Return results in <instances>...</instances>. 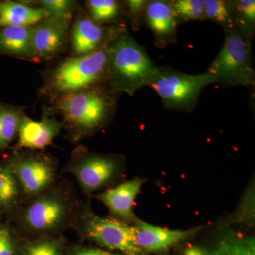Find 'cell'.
Instances as JSON below:
<instances>
[{"label":"cell","instance_id":"cell-10","mask_svg":"<svg viewBox=\"0 0 255 255\" xmlns=\"http://www.w3.org/2000/svg\"><path fill=\"white\" fill-rule=\"evenodd\" d=\"M71 21L47 17L32 27V44L38 60H49L58 56L68 43Z\"/></svg>","mask_w":255,"mask_h":255},{"label":"cell","instance_id":"cell-31","mask_svg":"<svg viewBox=\"0 0 255 255\" xmlns=\"http://www.w3.org/2000/svg\"><path fill=\"white\" fill-rule=\"evenodd\" d=\"M209 255H226L225 253L224 250H223V247L220 244L219 247L213 251L212 253H209Z\"/></svg>","mask_w":255,"mask_h":255},{"label":"cell","instance_id":"cell-30","mask_svg":"<svg viewBox=\"0 0 255 255\" xmlns=\"http://www.w3.org/2000/svg\"><path fill=\"white\" fill-rule=\"evenodd\" d=\"M185 255H209V253L198 248H191L185 252Z\"/></svg>","mask_w":255,"mask_h":255},{"label":"cell","instance_id":"cell-28","mask_svg":"<svg viewBox=\"0 0 255 255\" xmlns=\"http://www.w3.org/2000/svg\"><path fill=\"white\" fill-rule=\"evenodd\" d=\"M147 1L144 0H128L127 1L128 14L132 27H138L141 18L144 16Z\"/></svg>","mask_w":255,"mask_h":255},{"label":"cell","instance_id":"cell-23","mask_svg":"<svg viewBox=\"0 0 255 255\" xmlns=\"http://www.w3.org/2000/svg\"><path fill=\"white\" fill-rule=\"evenodd\" d=\"M236 28L253 38L255 25V1H232Z\"/></svg>","mask_w":255,"mask_h":255},{"label":"cell","instance_id":"cell-21","mask_svg":"<svg viewBox=\"0 0 255 255\" xmlns=\"http://www.w3.org/2000/svg\"><path fill=\"white\" fill-rule=\"evenodd\" d=\"M211 20L222 26L225 31L236 28L232 1L206 0L204 19Z\"/></svg>","mask_w":255,"mask_h":255},{"label":"cell","instance_id":"cell-27","mask_svg":"<svg viewBox=\"0 0 255 255\" xmlns=\"http://www.w3.org/2000/svg\"><path fill=\"white\" fill-rule=\"evenodd\" d=\"M221 245L226 255H255L254 238L229 237Z\"/></svg>","mask_w":255,"mask_h":255},{"label":"cell","instance_id":"cell-8","mask_svg":"<svg viewBox=\"0 0 255 255\" xmlns=\"http://www.w3.org/2000/svg\"><path fill=\"white\" fill-rule=\"evenodd\" d=\"M6 163L17 179L24 201L50 189L60 179L58 159L43 150L15 152Z\"/></svg>","mask_w":255,"mask_h":255},{"label":"cell","instance_id":"cell-20","mask_svg":"<svg viewBox=\"0 0 255 255\" xmlns=\"http://www.w3.org/2000/svg\"><path fill=\"white\" fill-rule=\"evenodd\" d=\"M65 238L54 237L21 240L20 255H63Z\"/></svg>","mask_w":255,"mask_h":255},{"label":"cell","instance_id":"cell-7","mask_svg":"<svg viewBox=\"0 0 255 255\" xmlns=\"http://www.w3.org/2000/svg\"><path fill=\"white\" fill-rule=\"evenodd\" d=\"M73 231L79 237L95 242L125 255H142L135 242L134 228L108 216L102 217L94 212L90 201L83 202Z\"/></svg>","mask_w":255,"mask_h":255},{"label":"cell","instance_id":"cell-1","mask_svg":"<svg viewBox=\"0 0 255 255\" xmlns=\"http://www.w3.org/2000/svg\"><path fill=\"white\" fill-rule=\"evenodd\" d=\"M82 204L72 182L60 177L50 189L23 201L11 224L21 240L61 236L73 230Z\"/></svg>","mask_w":255,"mask_h":255},{"label":"cell","instance_id":"cell-12","mask_svg":"<svg viewBox=\"0 0 255 255\" xmlns=\"http://www.w3.org/2000/svg\"><path fill=\"white\" fill-rule=\"evenodd\" d=\"M63 129L61 122L46 112L41 121H34L25 114L18 127L14 152L23 150H43L52 145Z\"/></svg>","mask_w":255,"mask_h":255},{"label":"cell","instance_id":"cell-17","mask_svg":"<svg viewBox=\"0 0 255 255\" xmlns=\"http://www.w3.org/2000/svg\"><path fill=\"white\" fill-rule=\"evenodd\" d=\"M47 17L48 14L41 7L13 1L0 2V28L10 26L33 27Z\"/></svg>","mask_w":255,"mask_h":255},{"label":"cell","instance_id":"cell-2","mask_svg":"<svg viewBox=\"0 0 255 255\" xmlns=\"http://www.w3.org/2000/svg\"><path fill=\"white\" fill-rule=\"evenodd\" d=\"M115 95L101 84L53 99L55 110L61 116L68 140L78 143L102 130L115 112Z\"/></svg>","mask_w":255,"mask_h":255},{"label":"cell","instance_id":"cell-11","mask_svg":"<svg viewBox=\"0 0 255 255\" xmlns=\"http://www.w3.org/2000/svg\"><path fill=\"white\" fill-rule=\"evenodd\" d=\"M77 14L71 31L73 56L90 54L106 46L121 28L102 26L82 9Z\"/></svg>","mask_w":255,"mask_h":255},{"label":"cell","instance_id":"cell-32","mask_svg":"<svg viewBox=\"0 0 255 255\" xmlns=\"http://www.w3.org/2000/svg\"><path fill=\"white\" fill-rule=\"evenodd\" d=\"M1 216H0V221H1ZM0 222H1V221H0Z\"/></svg>","mask_w":255,"mask_h":255},{"label":"cell","instance_id":"cell-3","mask_svg":"<svg viewBox=\"0 0 255 255\" xmlns=\"http://www.w3.org/2000/svg\"><path fill=\"white\" fill-rule=\"evenodd\" d=\"M159 68L123 27L108 44L107 87L114 94L133 96L142 87H149L158 75Z\"/></svg>","mask_w":255,"mask_h":255},{"label":"cell","instance_id":"cell-22","mask_svg":"<svg viewBox=\"0 0 255 255\" xmlns=\"http://www.w3.org/2000/svg\"><path fill=\"white\" fill-rule=\"evenodd\" d=\"M85 4L87 14L100 24L110 22L120 14V4L115 0H89Z\"/></svg>","mask_w":255,"mask_h":255},{"label":"cell","instance_id":"cell-16","mask_svg":"<svg viewBox=\"0 0 255 255\" xmlns=\"http://www.w3.org/2000/svg\"><path fill=\"white\" fill-rule=\"evenodd\" d=\"M0 53L37 61L32 44V27L10 26L0 28Z\"/></svg>","mask_w":255,"mask_h":255},{"label":"cell","instance_id":"cell-24","mask_svg":"<svg viewBox=\"0 0 255 255\" xmlns=\"http://www.w3.org/2000/svg\"><path fill=\"white\" fill-rule=\"evenodd\" d=\"M179 21H202L204 19V0H176L171 1Z\"/></svg>","mask_w":255,"mask_h":255},{"label":"cell","instance_id":"cell-4","mask_svg":"<svg viewBox=\"0 0 255 255\" xmlns=\"http://www.w3.org/2000/svg\"><path fill=\"white\" fill-rule=\"evenodd\" d=\"M108 44L90 54L67 58L48 71L43 88L46 95L53 100L106 83Z\"/></svg>","mask_w":255,"mask_h":255},{"label":"cell","instance_id":"cell-9","mask_svg":"<svg viewBox=\"0 0 255 255\" xmlns=\"http://www.w3.org/2000/svg\"><path fill=\"white\" fill-rule=\"evenodd\" d=\"M216 83L211 74L188 75L174 70L159 69L158 75L150 84L167 108L190 110L199 100L204 87Z\"/></svg>","mask_w":255,"mask_h":255},{"label":"cell","instance_id":"cell-13","mask_svg":"<svg viewBox=\"0 0 255 255\" xmlns=\"http://www.w3.org/2000/svg\"><path fill=\"white\" fill-rule=\"evenodd\" d=\"M145 182L143 179L134 178L92 196L107 206L111 217L132 225L137 219L133 213L134 204Z\"/></svg>","mask_w":255,"mask_h":255},{"label":"cell","instance_id":"cell-19","mask_svg":"<svg viewBox=\"0 0 255 255\" xmlns=\"http://www.w3.org/2000/svg\"><path fill=\"white\" fill-rule=\"evenodd\" d=\"M24 110L23 107L0 104V153L16 138Z\"/></svg>","mask_w":255,"mask_h":255},{"label":"cell","instance_id":"cell-6","mask_svg":"<svg viewBox=\"0 0 255 255\" xmlns=\"http://www.w3.org/2000/svg\"><path fill=\"white\" fill-rule=\"evenodd\" d=\"M122 171L123 161L119 156L95 153L80 145L74 149L61 172L75 177L82 192L91 197L97 191L112 187Z\"/></svg>","mask_w":255,"mask_h":255},{"label":"cell","instance_id":"cell-15","mask_svg":"<svg viewBox=\"0 0 255 255\" xmlns=\"http://www.w3.org/2000/svg\"><path fill=\"white\" fill-rule=\"evenodd\" d=\"M146 22L161 46L172 43L176 38L178 20L171 1H147L144 11Z\"/></svg>","mask_w":255,"mask_h":255},{"label":"cell","instance_id":"cell-5","mask_svg":"<svg viewBox=\"0 0 255 255\" xmlns=\"http://www.w3.org/2000/svg\"><path fill=\"white\" fill-rule=\"evenodd\" d=\"M226 31L221 51L210 65L207 72L216 83L228 85L253 86L255 73L252 62V37L238 28Z\"/></svg>","mask_w":255,"mask_h":255},{"label":"cell","instance_id":"cell-29","mask_svg":"<svg viewBox=\"0 0 255 255\" xmlns=\"http://www.w3.org/2000/svg\"><path fill=\"white\" fill-rule=\"evenodd\" d=\"M68 255H120L114 254L110 252L87 248L82 246H73L68 251Z\"/></svg>","mask_w":255,"mask_h":255},{"label":"cell","instance_id":"cell-26","mask_svg":"<svg viewBox=\"0 0 255 255\" xmlns=\"http://www.w3.org/2000/svg\"><path fill=\"white\" fill-rule=\"evenodd\" d=\"M21 243L11 223L0 222V255H20Z\"/></svg>","mask_w":255,"mask_h":255},{"label":"cell","instance_id":"cell-25","mask_svg":"<svg viewBox=\"0 0 255 255\" xmlns=\"http://www.w3.org/2000/svg\"><path fill=\"white\" fill-rule=\"evenodd\" d=\"M44 10L49 17L61 18L72 21L78 3L73 0H40L35 1Z\"/></svg>","mask_w":255,"mask_h":255},{"label":"cell","instance_id":"cell-18","mask_svg":"<svg viewBox=\"0 0 255 255\" xmlns=\"http://www.w3.org/2000/svg\"><path fill=\"white\" fill-rule=\"evenodd\" d=\"M24 201L14 172L7 163L0 164V216L11 219Z\"/></svg>","mask_w":255,"mask_h":255},{"label":"cell","instance_id":"cell-14","mask_svg":"<svg viewBox=\"0 0 255 255\" xmlns=\"http://www.w3.org/2000/svg\"><path fill=\"white\" fill-rule=\"evenodd\" d=\"M135 242L142 252H158L167 250L176 243L189 238L196 230H168L154 226L137 219L132 224Z\"/></svg>","mask_w":255,"mask_h":255}]
</instances>
